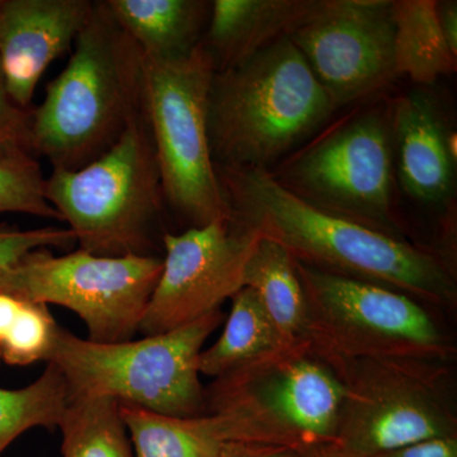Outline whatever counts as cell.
I'll list each match as a JSON object with an SVG mask.
<instances>
[{"label": "cell", "mask_w": 457, "mask_h": 457, "mask_svg": "<svg viewBox=\"0 0 457 457\" xmlns=\"http://www.w3.org/2000/svg\"><path fill=\"white\" fill-rule=\"evenodd\" d=\"M40 164L26 149L0 153V213L17 212L62 221L45 197Z\"/></svg>", "instance_id": "cell-25"}, {"label": "cell", "mask_w": 457, "mask_h": 457, "mask_svg": "<svg viewBox=\"0 0 457 457\" xmlns=\"http://www.w3.org/2000/svg\"><path fill=\"white\" fill-rule=\"evenodd\" d=\"M305 299V342L323 361L444 363L453 354L429 312L393 288L294 261Z\"/></svg>", "instance_id": "cell-6"}, {"label": "cell", "mask_w": 457, "mask_h": 457, "mask_svg": "<svg viewBox=\"0 0 457 457\" xmlns=\"http://www.w3.org/2000/svg\"><path fill=\"white\" fill-rule=\"evenodd\" d=\"M89 0H0V71L12 101L29 111L42 75L82 31Z\"/></svg>", "instance_id": "cell-14"}, {"label": "cell", "mask_w": 457, "mask_h": 457, "mask_svg": "<svg viewBox=\"0 0 457 457\" xmlns=\"http://www.w3.org/2000/svg\"><path fill=\"white\" fill-rule=\"evenodd\" d=\"M57 429L62 457H135L120 403L107 396L71 395Z\"/></svg>", "instance_id": "cell-22"}, {"label": "cell", "mask_w": 457, "mask_h": 457, "mask_svg": "<svg viewBox=\"0 0 457 457\" xmlns=\"http://www.w3.org/2000/svg\"><path fill=\"white\" fill-rule=\"evenodd\" d=\"M436 18L444 40L453 56L457 57V2L436 0Z\"/></svg>", "instance_id": "cell-29"}, {"label": "cell", "mask_w": 457, "mask_h": 457, "mask_svg": "<svg viewBox=\"0 0 457 457\" xmlns=\"http://www.w3.org/2000/svg\"><path fill=\"white\" fill-rule=\"evenodd\" d=\"M270 173L306 203L400 237L390 107L354 114Z\"/></svg>", "instance_id": "cell-8"}, {"label": "cell", "mask_w": 457, "mask_h": 457, "mask_svg": "<svg viewBox=\"0 0 457 457\" xmlns=\"http://www.w3.org/2000/svg\"><path fill=\"white\" fill-rule=\"evenodd\" d=\"M324 362L345 390L335 440L343 449L376 457L428 438L456 436L455 414L442 389V363Z\"/></svg>", "instance_id": "cell-9"}, {"label": "cell", "mask_w": 457, "mask_h": 457, "mask_svg": "<svg viewBox=\"0 0 457 457\" xmlns=\"http://www.w3.org/2000/svg\"><path fill=\"white\" fill-rule=\"evenodd\" d=\"M216 171L231 220L284 246L294 261L374 282L417 302L455 303V276L441 257L306 203L270 170L216 165Z\"/></svg>", "instance_id": "cell-1"}, {"label": "cell", "mask_w": 457, "mask_h": 457, "mask_svg": "<svg viewBox=\"0 0 457 457\" xmlns=\"http://www.w3.org/2000/svg\"><path fill=\"white\" fill-rule=\"evenodd\" d=\"M297 451L267 445H237L230 457H296Z\"/></svg>", "instance_id": "cell-30"}, {"label": "cell", "mask_w": 457, "mask_h": 457, "mask_svg": "<svg viewBox=\"0 0 457 457\" xmlns=\"http://www.w3.org/2000/svg\"><path fill=\"white\" fill-rule=\"evenodd\" d=\"M106 5L141 55L163 62L196 49L212 9L204 0H107Z\"/></svg>", "instance_id": "cell-18"}, {"label": "cell", "mask_w": 457, "mask_h": 457, "mask_svg": "<svg viewBox=\"0 0 457 457\" xmlns=\"http://www.w3.org/2000/svg\"><path fill=\"white\" fill-rule=\"evenodd\" d=\"M290 40L336 110L380 92L398 78L393 0H323Z\"/></svg>", "instance_id": "cell-13"}, {"label": "cell", "mask_w": 457, "mask_h": 457, "mask_svg": "<svg viewBox=\"0 0 457 457\" xmlns=\"http://www.w3.org/2000/svg\"><path fill=\"white\" fill-rule=\"evenodd\" d=\"M260 236L228 218L163 236V269L140 330L162 335L220 311L245 287L246 264Z\"/></svg>", "instance_id": "cell-12"}, {"label": "cell", "mask_w": 457, "mask_h": 457, "mask_svg": "<svg viewBox=\"0 0 457 457\" xmlns=\"http://www.w3.org/2000/svg\"><path fill=\"white\" fill-rule=\"evenodd\" d=\"M77 245L69 228H40L22 230L0 224V275L36 249L69 248Z\"/></svg>", "instance_id": "cell-26"}, {"label": "cell", "mask_w": 457, "mask_h": 457, "mask_svg": "<svg viewBox=\"0 0 457 457\" xmlns=\"http://www.w3.org/2000/svg\"><path fill=\"white\" fill-rule=\"evenodd\" d=\"M393 20L398 77L426 87L455 73L457 57L438 27L436 0H393Z\"/></svg>", "instance_id": "cell-21"}, {"label": "cell", "mask_w": 457, "mask_h": 457, "mask_svg": "<svg viewBox=\"0 0 457 457\" xmlns=\"http://www.w3.org/2000/svg\"><path fill=\"white\" fill-rule=\"evenodd\" d=\"M222 320L216 311L170 332L119 343L89 341L59 327L46 363L64 376L69 395L107 396L164 416H200L206 390L198 360Z\"/></svg>", "instance_id": "cell-5"}, {"label": "cell", "mask_w": 457, "mask_h": 457, "mask_svg": "<svg viewBox=\"0 0 457 457\" xmlns=\"http://www.w3.org/2000/svg\"><path fill=\"white\" fill-rule=\"evenodd\" d=\"M296 457H368L351 453L343 449L337 442H327V444L317 445V446L306 447L297 451Z\"/></svg>", "instance_id": "cell-31"}, {"label": "cell", "mask_w": 457, "mask_h": 457, "mask_svg": "<svg viewBox=\"0 0 457 457\" xmlns=\"http://www.w3.org/2000/svg\"><path fill=\"white\" fill-rule=\"evenodd\" d=\"M336 111L303 54L290 37L282 38L213 74L209 96L213 162L270 170Z\"/></svg>", "instance_id": "cell-3"}, {"label": "cell", "mask_w": 457, "mask_h": 457, "mask_svg": "<svg viewBox=\"0 0 457 457\" xmlns=\"http://www.w3.org/2000/svg\"><path fill=\"white\" fill-rule=\"evenodd\" d=\"M343 396L339 378L303 341L216 378L206 409H237L262 444L300 451L336 440Z\"/></svg>", "instance_id": "cell-11"}, {"label": "cell", "mask_w": 457, "mask_h": 457, "mask_svg": "<svg viewBox=\"0 0 457 457\" xmlns=\"http://www.w3.org/2000/svg\"><path fill=\"white\" fill-rule=\"evenodd\" d=\"M163 269L156 255L104 257L78 249H36L0 275V291L75 312L89 341H131Z\"/></svg>", "instance_id": "cell-10"}, {"label": "cell", "mask_w": 457, "mask_h": 457, "mask_svg": "<svg viewBox=\"0 0 457 457\" xmlns=\"http://www.w3.org/2000/svg\"><path fill=\"white\" fill-rule=\"evenodd\" d=\"M376 457H457L456 436L428 438Z\"/></svg>", "instance_id": "cell-28"}, {"label": "cell", "mask_w": 457, "mask_h": 457, "mask_svg": "<svg viewBox=\"0 0 457 457\" xmlns=\"http://www.w3.org/2000/svg\"><path fill=\"white\" fill-rule=\"evenodd\" d=\"M29 114L12 101L0 71V153L29 150Z\"/></svg>", "instance_id": "cell-27"}, {"label": "cell", "mask_w": 457, "mask_h": 457, "mask_svg": "<svg viewBox=\"0 0 457 457\" xmlns=\"http://www.w3.org/2000/svg\"><path fill=\"white\" fill-rule=\"evenodd\" d=\"M216 69L203 42L177 60L141 55L143 104L164 203L192 225L228 218L209 139V96Z\"/></svg>", "instance_id": "cell-7"}, {"label": "cell", "mask_w": 457, "mask_h": 457, "mask_svg": "<svg viewBox=\"0 0 457 457\" xmlns=\"http://www.w3.org/2000/svg\"><path fill=\"white\" fill-rule=\"evenodd\" d=\"M245 287L257 294L285 347L305 341V299L293 257L284 246L260 236L246 264Z\"/></svg>", "instance_id": "cell-20"}, {"label": "cell", "mask_w": 457, "mask_h": 457, "mask_svg": "<svg viewBox=\"0 0 457 457\" xmlns=\"http://www.w3.org/2000/svg\"><path fill=\"white\" fill-rule=\"evenodd\" d=\"M44 191L79 249L104 257L150 255L165 203L144 104L104 154L80 170H53Z\"/></svg>", "instance_id": "cell-4"}, {"label": "cell", "mask_w": 457, "mask_h": 457, "mask_svg": "<svg viewBox=\"0 0 457 457\" xmlns=\"http://www.w3.org/2000/svg\"><path fill=\"white\" fill-rule=\"evenodd\" d=\"M141 106L140 51L106 2H95L64 71L29 114V150L53 170H80L120 139Z\"/></svg>", "instance_id": "cell-2"}, {"label": "cell", "mask_w": 457, "mask_h": 457, "mask_svg": "<svg viewBox=\"0 0 457 457\" xmlns=\"http://www.w3.org/2000/svg\"><path fill=\"white\" fill-rule=\"evenodd\" d=\"M394 168L403 191L429 206H450L456 188V132L432 93L416 89L390 106Z\"/></svg>", "instance_id": "cell-15"}, {"label": "cell", "mask_w": 457, "mask_h": 457, "mask_svg": "<svg viewBox=\"0 0 457 457\" xmlns=\"http://www.w3.org/2000/svg\"><path fill=\"white\" fill-rule=\"evenodd\" d=\"M59 327L49 306L0 291V363L47 362Z\"/></svg>", "instance_id": "cell-24"}, {"label": "cell", "mask_w": 457, "mask_h": 457, "mask_svg": "<svg viewBox=\"0 0 457 457\" xmlns=\"http://www.w3.org/2000/svg\"><path fill=\"white\" fill-rule=\"evenodd\" d=\"M120 411L135 457H230L237 445H255L251 426L236 409L173 417L120 404Z\"/></svg>", "instance_id": "cell-16"}, {"label": "cell", "mask_w": 457, "mask_h": 457, "mask_svg": "<svg viewBox=\"0 0 457 457\" xmlns=\"http://www.w3.org/2000/svg\"><path fill=\"white\" fill-rule=\"evenodd\" d=\"M323 0H215L203 45L216 71L233 68L282 38L317 13Z\"/></svg>", "instance_id": "cell-17"}, {"label": "cell", "mask_w": 457, "mask_h": 457, "mask_svg": "<svg viewBox=\"0 0 457 457\" xmlns=\"http://www.w3.org/2000/svg\"><path fill=\"white\" fill-rule=\"evenodd\" d=\"M230 300V314L220 338L201 352L198 360L201 375L225 378L290 348L282 345L252 288H240Z\"/></svg>", "instance_id": "cell-19"}, {"label": "cell", "mask_w": 457, "mask_h": 457, "mask_svg": "<svg viewBox=\"0 0 457 457\" xmlns=\"http://www.w3.org/2000/svg\"><path fill=\"white\" fill-rule=\"evenodd\" d=\"M69 398L68 384L54 363L25 387H0V456L29 429L57 428Z\"/></svg>", "instance_id": "cell-23"}]
</instances>
